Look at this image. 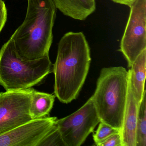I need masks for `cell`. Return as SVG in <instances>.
<instances>
[{
	"instance_id": "obj_1",
	"label": "cell",
	"mask_w": 146,
	"mask_h": 146,
	"mask_svg": "<svg viewBox=\"0 0 146 146\" xmlns=\"http://www.w3.org/2000/svg\"><path fill=\"white\" fill-rule=\"evenodd\" d=\"M90 48L83 32H69L58 44L53 65L54 93L60 102L76 100L85 82L91 62Z\"/></svg>"
},
{
	"instance_id": "obj_2",
	"label": "cell",
	"mask_w": 146,
	"mask_h": 146,
	"mask_svg": "<svg viewBox=\"0 0 146 146\" xmlns=\"http://www.w3.org/2000/svg\"><path fill=\"white\" fill-rule=\"evenodd\" d=\"M56 10L53 0H28L24 21L11 37L20 58L35 60L49 55Z\"/></svg>"
},
{
	"instance_id": "obj_3",
	"label": "cell",
	"mask_w": 146,
	"mask_h": 146,
	"mask_svg": "<svg viewBox=\"0 0 146 146\" xmlns=\"http://www.w3.org/2000/svg\"><path fill=\"white\" fill-rule=\"evenodd\" d=\"M129 87V73L122 66L101 71L92 100L100 121L120 131Z\"/></svg>"
},
{
	"instance_id": "obj_4",
	"label": "cell",
	"mask_w": 146,
	"mask_h": 146,
	"mask_svg": "<svg viewBox=\"0 0 146 146\" xmlns=\"http://www.w3.org/2000/svg\"><path fill=\"white\" fill-rule=\"evenodd\" d=\"M52 70L49 55L35 60L20 58L11 38L1 48L0 85L6 91L30 88L40 84Z\"/></svg>"
},
{
	"instance_id": "obj_5",
	"label": "cell",
	"mask_w": 146,
	"mask_h": 146,
	"mask_svg": "<svg viewBox=\"0 0 146 146\" xmlns=\"http://www.w3.org/2000/svg\"><path fill=\"white\" fill-rule=\"evenodd\" d=\"M92 97L77 111L55 124L66 146H80L100 122Z\"/></svg>"
},
{
	"instance_id": "obj_6",
	"label": "cell",
	"mask_w": 146,
	"mask_h": 146,
	"mask_svg": "<svg viewBox=\"0 0 146 146\" xmlns=\"http://www.w3.org/2000/svg\"><path fill=\"white\" fill-rule=\"evenodd\" d=\"M129 16L119 51L131 67L136 58L146 49V0H135L130 6Z\"/></svg>"
},
{
	"instance_id": "obj_7",
	"label": "cell",
	"mask_w": 146,
	"mask_h": 146,
	"mask_svg": "<svg viewBox=\"0 0 146 146\" xmlns=\"http://www.w3.org/2000/svg\"><path fill=\"white\" fill-rule=\"evenodd\" d=\"M32 89L0 93V135L32 119L29 111Z\"/></svg>"
},
{
	"instance_id": "obj_8",
	"label": "cell",
	"mask_w": 146,
	"mask_h": 146,
	"mask_svg": "<svg viewBox=\"0 0 146 146\" xmlns=\"http://www.w3.org/2000/svg\"><path fill=\"white\" fill-rule=\"evenodd\" d=\"M56 117L32 119L0 135V146H38L53 128Z\"/></svg>"
},
{
	"instance_id": "obj_9",
	"label": "cell",
	"mask_w": 146,
	"mask_h": 146,
	"mask_svg": "<svg viewBox=\"0 0 146 146\" xmlns=\"http://www.w3.org/2000/svg\"><path fill=\"white\" fill-rule=\"evenodd\" d=\"M139 105L133 95L129 82L126 106L120 131L122 146H136L137 123Z\"/></svg>"
},
{
	"instance_id": "obj_10",
	"label": "cell",
	"mask_w": 146,
	"mask_h": 146,
	"mask_svg": "<svg viewBox=\"0 0 146 146\" xmlns=\"http://www.w3.org/2000/svg\"><path fill=\"white\" fill-rule=\"evenodd\" d=\"M56 8L64 15L84 21L96 9L95 0H53Z\"/></svg>"
},
{
	"instance_id": "obj_11",
	"label": "cell",
	"mask_w": 146,
	"mask_h": 146,
	"mask_svg": "<svg viewBox=\"0 0 146 146\" xmlns=\"http://www.w3.org/2000/svg\"><path fill=\"white\" fill-rule=\"evenodd\" d=\"M146 49L139 54L128 71L129 82L133 95L139 104L145 89L146 78Z\"/></svg>"
},
{
	"instance_id": "obj_12",
	"label": "cell",
	"mask_w": 146,
	"mask_h": 146,
	"mask_svg": "<svg viewBox=\"0 0 146 146\" xmlns=\"http://www.w3.org/2000/svg\"><path fill=\"white\" fill-rule=\"evenodd\" d=\"M55 95L32 89L29 111L32 119L41 118L49 115L53 106Z\"/></svg>"
},
{
	"instance_id": "obj_13",
	"label": "cell",
	"mask_w": 146,
	"mask_h": 146,
	"mask_svg": "<svg viewBox=\"0 0 146 146\" xmlns=\"http://www.w3.org/2000/svg\"><path fill=\"white\" fill-rule=\"evenodd\" d=\"M146 146V97L144 91L139 105L137 123L136 146Z\"/></svg>"
},
{
	"instance_id": "obj_14",
	"label": "cell",
	"mask_w": 146,
	"mask_h": 146,
	"mask_svg": "<svg viewBox=\"0 0 146 146\" xmlns=\"http://www.w3.org/2000/svg\"><path fill=\"white\" fill-rule=\"evenodd\" d=\"M119 132H120V131L100 121L95 134L93 135L95 145L99 146L100 144L107 138Z\"/></svg>"
},
{
	"instance_id": "obj_15",
	"label": "cell",
	"mask_w": 146,
	"mask_h": 146,
	"mask_svg": "<svg viewBox=\"0 0 146 146\" xmlns=\"http://www.w3.org/2000/svg\"><path fill=\"white\" fill-rule=\"evenodd\" d=\"M66 146L56 124L40 142L38 146Z\"/></svg>"
},
{
	"instance_id": "obj_16",
	"label": "cell",
	"mask_w": 146,
	"mask_h": 146,
	"mask_svg": "<svg viewBox=\"0 0 146 146\" xmlns=\"http://www.w3.org/2000/svg\"><path fill=\"white\" fill-rule=\"evenodd\" d=\"M99 146H122L120 132L112 135L102 142Z\"/></svg>"
},
{
	"instance_id": "obj_17",
	"label": "cell",
	"mask_w": 146,
	"mask_h": 146,
	"mask_svg": "<svg viewBox=\"0 0 146 146\" xmlns=\"http://www.w3.org/2000/svg\"><path fill=\"white\" fill-rule=\"evenodd\" d=\"M7 16V9L5 2L3 0H0V33L6 23Z\"/></svg>"
},
{
	"instance_id": "obj_18",
	"label": "cell",
	"mask_w": 146,
	"mask_h": 146,
	"mask_svg": "<svg viewBox=\"0 0 146 146\" xmlns=\"http://www.w3.org/2000/svg\"><path fill=\"white\" fill-rule=\"evenodd\" d=\"M114 3L129 6L135 0H111Z\"/></svg>"
}]
</instances>
